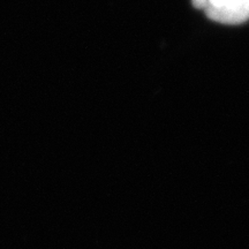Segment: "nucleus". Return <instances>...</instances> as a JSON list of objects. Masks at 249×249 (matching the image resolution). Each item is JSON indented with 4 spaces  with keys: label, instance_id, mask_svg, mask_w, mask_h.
<instances>
[{
    "label": "nucleus",
    "instance_id": "obj_1",
    "mask_svg": "<svg viewBox=\"0 0 249 249\" xmlns=\"http://www.w3.org/2000/svg\"><path fill=\"white\" fill-rule=\"evenodd\" d=\"M210 20L223 24H240L249 20V0H225L219 7L204 8Z\"/></svg>",
    "mask_w": 249,
    "mask_h": 249
},
{
    "label": "nucleus",
    "instance_id": "obj_2",
    "mask_svg": "<svg viewBox=\"0 0 249 249\" xmlns=\"http://www.w3.org/2000/svg\"><path fill=\"white\" fill-rule=\"evenodd\" d=\"M193 6L197 9H204L207 7L208 0H192Z\"/></svg>",
    "mask_w": 249,
    "mask_h": 249
},
{
    "label": "nucleus",
    "instance_id": "obj_3",
    "mask_svg": "<svg viewBox=\"0 0 249 249\" xmlns=\"http://www.w3.org/2000/svg\"><path fill=\"white\" fill-rule=\"evenodd\" d=\"M224 2H225V0H208L207 7H219V6H222Z\"/></svg>",
    "mask_w": 249,
    "mask_h": 249
}]
</instances>
